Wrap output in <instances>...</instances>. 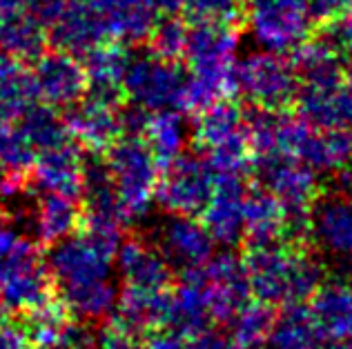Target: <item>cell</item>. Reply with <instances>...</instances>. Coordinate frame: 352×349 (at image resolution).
Listing matches in <instances>:
<instances>
[{
  "instance_id": "6da1fadb",
  "label": "cell",
  "mask_w": 352,
  "mask_h": 349,
  "mask_svg": "<svg viewBox=\"0 0 352 349\" xmlns=\"http://www.w3.org/2000/svg\"><path fill=\"white\" fill-rule=\"evenodd\" d=\"M243 263L250 291L272 307L301 305L323 282L321 263L294 241L250 245Z\"/></svg>"
},
{
  "instance_id": "7a4b0ae2",
  "label": "cell",
  "mask_w": 352,
  "mask_h": 349,
  "mask_svg": "<svg viewBox=\"0 0 352 349\" xmlns=\"http://www.w3.org/2000/svg\"><path fill=\"white\" fill-rule=\"evenodd\" d=\"M120 241V232L80 227L74 234L47 245L43 258L52 276L54 291L112 278L114 254Z\"/></svg>"
},
{
  "instance_id": "3957f363",
  "label": "cell",
  "mask_w": 352,
  "mask_h": 349,
  "mask_svg": "<svg viewBox=\"0 0 352 349\" xmlns=\"http://www.w3.org/2000/svg\"><path fill=\"white\" fill-rule=\"evenodd\" d=\"M192 139L214 173L245 176L252 169L248 112L241 105L230 103L228 98L201 109L194 121Z\"/></svg>"
},
{
  "instance_id": "277c9868",
  "label": "cell",
  "mask_w": 352,
  "mask_h": 349,
  "mask_svg": "<svg viewBox=\"0 0 352 349\" xmlns=\"http://www.w3.org/2000/svg\"><path fill=\"white\" fill-rule=\"evenodd\" d=\"M258 187L274 196L288 211V241L301 243L310 234V211L319 198L317 171L283 152L252 156Z\"/></svg>"
},
{
  "instance_id": "5b68a950",
  "label": "cell",
  "mask_w": 352,
  "mask_h": 349,
  "mask_svg": "<svg viewBox=\"0 0 352 349\" xmlns=\"http://www.w3.org/2000/svg\"><path fill=\"white\" fill-rule=\"evenodd\" d=\"M127 223L145 218L154 205L161 165L143 136H118L103 152Z\"/></svg>"
},
{
  "instance_id": "8992f818",
  "label": "cell",
  "mask_w": 352,
  "mask_h": 349,
  "mask_svg": "<svg viewBox=\"0 0 352 349\" xmlns=\"http://www.w3.org/2000/svg\"><path fill=\"white\" fill-rule=\"evenodd\" d=\"M299 78L283 53L256 51L234 62L232 94L256 109L279 112L294 103Z\"/></svg>"
},
{
  "instance_id": "52a82bcc",
  "label": "cell",
  "mask_w": 352,
  "mask_h": 349,
  "mask_svg": "<svg viewBox=\"0 0 352 349\" xmlns=\"http://www.w3.org/2000/svg\"><path fill=\"white\" fill-rule=\"evenodd\" d=\"M185 85L188 69L179 60H168L147 51L129 60L123 76V98L147 112L181 109Z\"/></svg>"
},
{
  "instance_id": "ba28073f",
  "label": "cell",
  "mask_w": 352,
  "mask_h": 349,
  "mask_svg": "<svg viewBox=\"0 0 352 349\" xmlns=\"http://www.w3.org/2000/svg\"><path fill=\"white\" fill-rule=\"evenodd\" d=\"M243 21L258 47L283 56L317 27L303 0H248Z\"/></svg>"
},
{
  "instance_id": "9c48e42d",
  "label": "cell",
  "mask_w": 352,
  "mask_h": 349,
  "mask_svg": "<svg viewBox=\"0 0 352 349\" xmlns=\"http://www.w3.org/2000/svg\"><path fill=\"white\" fill-rule=\"evenodd\" d=\"M54 296V282L41 245L34 238L21 236L12 254L3 261L0 272V302L9 314H21Z\"/></svg>"
},
{
  "instance_id": "30bf717a",
  "label": "cell",
  "mask_w": 352,
  "mask_h": 349,
  "mask_svg": "<svg viewBox=\"0 0 352 349\" xmlns=\"http://www.w3.org/2000/svg\"><path fill=\"white\" fill-rule=\"evenodd\" d=\"M217 173L203 154H181L161 169L154 203L168 214L197 216L208 205Z\"/></svg>"
},
{
  "instance_id": "8fae6325",
  "label": "cell",
  "mask_w": 352,
  "mask_h": 349,
  "mask_svg": "<svg viewBox=\"0 0 352 349\" xmlns=\"http://www.w3.org/2000/svg\"><path fill=\"white\" fill-rule=\"evenodd\" d=\"M120 105L123 100L98 96L87 91L78 103L63 109V121L74 143L80 145L82 152L103 154L112 145L120 132Z\"/></svg>"
},
{
  "instance_id": "7c38bea8",
  "label": "cell",
  "mask_w": 352,
  "mask_h": 349,
  "mask_svg": "<svg viewBox=\"0 0 352 349\" xmlns=\"http://www.w3.org/2000/svg\"><path fill=\"white\" fill-rule=\"evenodd\" d=\"M36 98L45 105L65 109L87 94V76L78 56L60 49H45L30 67Z\"/></svg>"
},
{
  "instance_id": "4fadbf2b",
  "label": "cell",
  "mask_w": 352,
  "mask_h": 349,
  "mask_svg": "<svg viewBox=\"0 0 352 349\" xmlns=\"http://www.w3.org/2000/svg\"><path fill=\"white\" fill-rule=\"evenodd\" d=\"M212 320L230 323L236 311L250 300V280L243 258L232 252L217 254L199 267Z\"/></svg>"
},
{
  "instance_id": "5bb4252c",
  "label": "cell",
  "mask_w": 352,
  "mask_h": 349,
  "mask_svg": "<svg viewBox=\"0 0 352 349\" xmlns=\"http://www.w3.org/2000/svg\"><path fill=\"white\" fill-rule=\"evenodd\" d=\"M152 243L159 247L170 267L181 272L203 267L214 256L217 245L201 220L183 214H170L168 220H163L156 227Z\"/></svg>"
},
{
  "instance_id": "9a60e30c",
  "label": "cell",
  "mask_w": 352,
  "mask_h": 349,
  "mask_svg": "<svg viewBox=\"0 0 352 349\" xmlns=\"http://www.w3.org/2000/svg\"><path fill=\"white\" fill-rule=\"evenodd\" d=\"M245 176L217 173L214 189L203 207V220L212 241L223 247H234L243 241V209L248 196Z\"/></svg>"
},
{
  "instance_id": "2e32d148",
  "label": "cell",
  "mask_w": 352,
  "mask_h": 349,
  "mask_svg": "<svg viewBox=\"0 0 352 349\" xmlns=\"http://www.w3.org/2000/svg\"><path fill=\"white\" fill-rule=\"evenodd\" d=\"M310 234L326 254L352 261V187L317 198L310 211Z\"/></svg>"
},
{
  "instance_id": "e0dca14e",
  "label": "cell",
  "mask_w": 352,
  "mask_h": 349,
  "mask_svg": "<svg viewBox=\"0 0 352 349\" xmlns=\"http://www.w3.org/2000/svg\"><path fill=\"white\" fill-rule=\"evenodd\" d=\"M114 269L123 287L163 291L170 287L172 267L159 247L143 238H123L114 254Z\"/></svg>"
},
{
  "instance_id": "ac0fdd59",
  "label": "cell",
  "mask_w": 352,
  "mask_h": 349,
  "mask_svg": "<svg viewBox=\"0 0 352 349\" xmlns=\"http://www.w3.org/2000/svg\"><path fill=\"white\" fill-rule=\"evenodd\" d=\"M294 105L296 114L314 127L352 130V89L344 78L319 85H299Z\"/></svg>"
},
{
  "instance_id": "d6986e66",
  "label": "cell",
  "mask_w": 352,
  "mask_h": 349,
  "mask_svg": "<svg viewBox=\"0 0 352 349\" xmlns=\"http://www.w3.org/2000/svg\"><path fill=\"white\" fill-rule=\"evenodd\" d=\"M82 185V149L78 143H63L36 154L30 171V187L34 191H54L80 198Z\"/></svg>"
},
{
  "instance_id": "ffe728a7",
  "label": "cell",
  "mask_w": 352,
  "mask_h": 349,
  "mask_svg": "<svg viewBox=\"0 0 352 349\" xmlns=\"http://www.w3.org/2000/svg\"><path fill=\"white\" fill-rule=\"evenodd\" d=\"M103 40H107L103 23L89 0H67L60 16L47 27L52 49L67 51L78 58Z\"/></svg>"
},
{
  "instance_id": "44dd1931",
  "label": "cell",
  "mask_w": 352,
  "mask_h": 349,
  "mask_svg": "<svg viewBox=\"0 0 352 349\" xmlns=\"http://www.w3.org/2000/svg\"><path fill=\"white\" fill-rule=\"evenodd\" d=\"M308 314L321 341H350L352 338V282L337 278L321 282L308 298Z\"/></svg>"
},
{
  "instance_id": "7402d4cb",
  "label": "cell",
  "mask_w": 352,
  "mask_h": 349,
  "mask_svg": "<svg viewBox=\"0 0 352 349\" xmlns=\"http://www.w3.org/2000/svg\"><path fill=\"white\" fill-rule=\"evenodd\" d=\"M210 323L212 316L208 309L201 272L199 269L183 272L179 285L172 291H168V307H165L163 325L181 332L185 338H192L206 332Z\"/></svg>"
},
{
  "instance_id": "603a6c76",
  "label": "cell",
  "mask_w": 352,
  "mask_h": 349,
  "mask_svg": "<svg viewBox=\"0 0 352 349\" xmlns=\"http://www.w3.org/2000/svg\"><path fill=\"white\" fill-rule=\"evenodd\" d=\"M103 23L107 40L134 45L147 40L156 23L150 0H89Z\"/></svg>"
},
{
  "instance_id": "cb8c5ba5",
  "label": "cell",
  "mask_w": 352,
  "mask_h": 349,
  "mask_svg": "<svg viewBox=\"0 0 352 349\" xmlns=\"http://www.w3.org/2000/svg\"><path fill=\"white\" fill-rule=\"evenodd\" d=\"M82 67H85L87 76V91L98 96L123 98V76L127 71L132 53H129L127 45L116 40H103L96 47H91L87 53L80 56Z\"/></svg>"
},
{
  "instance_id": "d4e9b609",
  "label": "cell",
  "mask_w": 352,
  "mask_h": 349,
  "mask_svg": "<svg viewBox=\"0 0 352 349\" xmlns=\"http://www.w3.org/2000/svg\"><path fill=\"white\" fill-rule=\"evenodd\" d=\"M36 220H34V238L36 243L47 247L60 238L74 234L82 223L80 198L54 194V191H36Z\"/></svg>"
},
{
  "instance_id": "484cf974",
  "label": "cell",
  "mask_w": 352,
  "mask_h": 349,
  "mask_svg": "<svg viewBox=\"0 0 352 349\" xmlns=\"http://www.w3.org/2000/svg\"><path fill=\"white\" fill-rule=\"evenodd\" d=\"M243 238L250 245L288 241V211L267 191H248L243 209Z\"/></svg>"
},
{
  "instance_id": "4316f807",
  "label": "cell",
  "mask_w": 352,
  "mask_h": 349,
  "mask_svg": "<svg viewBox=\"0 0 352 349\" xmlns=\"http://www.w3.org/2000/svg\"><path fill=\"white\" fill-rule=\"evenodd\" d=\"M47 47V29L27 9L0 16V53L32 65Z\"/></svg>"
},
{
  "instance_id": "83f0119b",
  "label": "cell",
  "mask_w": 352,
  "mask_h": 349,
  "mask_svg": "<svg viewBox=\"0 0 352 349\" xmlns=\"http://www.w3.org/2000/svg\"><path fill=\"white\" fill-rule=\"evenodd\" d=\"M341 49L323 38H305L292 53V69L299 78V85H319L344 78V58Z\"/></svg>"
},
{
  "instance_id": "f1b7e54d",
  "label": "cell",
  "mask_w": 352,
  "mask_h": 349,
  "mask_svg": "<svg viewBox=\"0 0 352 349\" xmlns=\"http://www.w3.org/2000/svg\"><path fill=\"white\" fill-rule=\"evenodd\" d=\"M16 316V325L23 332L30 349H52L72 318L67 307L56 296H52L50 300H45L27 311H21Z\"/></svg>"
},
{
  "instance_id": "f546056e",
  "label": "cell",
  "mask_w": 352,
  "mask_h": 349,
  "mask_svg": "<svg viewBox=\"0 0 352 349\" xmlns=\"http://www.w3.org/2000/svg\"><path fill=\"white\" fill-rule=\"evenodd\" d=\"M16 127L21 130L30 145L36 152L52 149L63 143H69L72 136L67 132V125L63 121V112L52 105H45L41 100L27 105L16 118Z\"/></svg>"
},
{
  "instance_id": "4dcf8cb0",
  "label": "cell",
  "mask_w": 352,
  "mask_h": 349,
  "mask_svg": "<svg viewBox=\"0 0 352 349\" xmlns=\"http://www.w3.org/2000/svg\"><path fill=\"white\" fill-rule=\"evenodd\" d=\"M321 336L314 327L308 309L301 305H288L274 318L267 338L252 349H319Z\"/></svg>"
},
{
  "instance_id": "1f68e13d",
  "label": "cell",
  "mask_w": 352,
  "mask_h": 349,
  "mask_svg": "<svg viewBox=\"0 0 352 349\" xmlns=\"http://www.w3.org/2000/svg\"><path fill=\"white\" fill-rule=\"evenodd\" d=\"M143 139L150 145L152 154L163 169L170 160L183 154L190 139V130L179 109H159V112H150L147 116Z\"/></svg>"
},
{
  "instance_id": "d6a6232c",
  "label": "cell",
  "mask_w": 352,
  "mask_h": 349,
  "mask_svg": "<svg viewBox=\"0 0 352 349\" xmlns=\"http://www.w3.org/2000/svg\"><path fill=\"white\" fill-rule=\"evenodd\" d=\"M67 311L74 318L87 320V323H100L107 320L109 314L116 307L118 300V289L114 280H100L91 285H82V287H72V289H60L54 291Z\"/></svg>"
},
{
  "instance_id": "836d02e7",
  "label": "cell",
  "mask_w": 352,
  "mask_h": 349,
  "mask_svg": "<svg viewBox=\"0 0 352 349\" xmlns=\"http://www.w3.org/2000/svg\"><path fill=\"white\" fill-rule=\"evenodd\" d=\"M36 100L38 98H36L30 67L3 53L0 56V107L16 118Z\"/></svg>"
},
{
  "instance_id": "e575fe53",
  "label": "cell",
  "mask_w": 352,
  "mask_h": 349,
  "mask_svg": "<svg viewBox=\"0 0 352 349\" xmlns=\"http://www.w3.org/2000/svg\"><path fill=\"white\" fill-rule=\"evenodd\" d=\"M274 307L267 305L263 300H254V302H245L236 314L232 316V336L234 343L241 349H252L256 345H261L270 329L274 325Z\"/></svg>"
},
{
  "instance_id": "d590c367",
  "label": "cell",
  "mask_w": 352,
  "mask_h": 349,
  "mask_svg": "<svg viewBox=\"0 0 352 349\" xmlns=\"http://www.w3.org/2000/svg\"><path fill=\"white\" fill-rule=\"evenodd\" d=\"M248 0H183L181 9L192 25H230L239 27L245 18Z\"/></svg>"
},
{
  "instance_id": "8d00e7d4",
  "label": "cell",
  "mask_w": 352,
  "mask_h": 349,
  "mask_svg": "<svg viewBox=\"0 0 352 349\" xmlns=\"http://www.w3.org/2000/svg\"><path fill=\"white\" fill-rule=\"evenodd\" d=\"M188 29L190 27L181 18H176V14H163V18L154 23L150 36H147L150 51L161 58L179 60L183 56L185 40H188Z\"/></svg>"
},
{
  "instance_id": "74e56055",
  "label": "cell",
  "mask_w": 352,
  "mask_h": 349,
  "mask_svg": "<svg viewBox=\"0 0 352 349\" xmlns=\"http://www.w3.org/2000/svg\"><path fill=\"white\" fill-rule=\"evenodd\" d=\"M96 347V329H91V323L80 318H69L60 332L56 345L52 349H94Z\"/></svg>"
},
{
  "instance_id": "f35d334b",
  "label": "cell",
  "mask_w": 352,
  "mask_h": 349,
  "mask_svg": "<svg viewBox=\"0 0 352 349\" xmlns=\"http://www.w3.org/2000/svg\"><path fill=\"white\" fill-rule=\"evenodd\" d=\"M94 349H143V336L107 320L96 332Z\"/></svg>"
},
{
  "instance_id": "ab89813d",
  "label": "cell",
  "mask_w": 352,
  "mask_h": 349,
  "mask_svg": "<svg viewBox=\"0 0 352 349\" xmlns=\"http://www.w3.org/2000/svg\"><path fill=\"white\" fill-rule=\"evenodd\" d=\"M326 27V38L332 45H337L339 49H352V3Z\"/></svg>"
},
{
  "instance_id": "60d3db41",
  "label": "cell",
  "mask_w": 352,
  "mask_h": 349,
  "mask_svg": "<svg viewBox=\"0 0 352 349\" xmlns=\"http://www.w3.org/2000/svg\"><path fill=\"white\" fill-rule=\"evenodd\" d=\"M143 349H188V338L168 325H159L147 332Z\"/></svg>"
},
{
  "instance_id": "b9f144b4",
  "label": "cell",
  "mask_w": 352,
  "mask_h": 349,
  "mask_svg": "<svg viewBox=\"0 0 352 349\" xmlns=\"http://www.w3.org/2000/svg\"><path fill=\"white\" fill-rule=\"evenodd\" d=\"M65 5H67V0H27L25 9L47 29V27L60 16Z\"/></svg>"
},
{
  "instance_id": "7bdbcfd3",
  "label": "cell",
  "mask_w": 352,
  "mask_h": 349,
  "mask_svg": "<svg viewBox=\"0 0 352 349\" xmlns=\"http://www.w3.org/2000/svg\"><path fill=\"white\" fill-rule=\"evenodd\" d=\"M188 349H241L232 336L226 334H217V332H201L197 336H192V343L188 345Z\"/></svg>"
},
{
  "instance_id": "ee69618b",
  "label": "cell",
  "mask_w": 352,
  "mask_h": 349,
  "mask_svg": "<svg viewBox=\"0 0 352 349\" xmlns=\"http://www.w3.org/2000/svg\"><path fill=\"white\" fill-rule=\"evenodd\" d=\"M0 349H30L23 332L18 329L16 320H5L0 323Z\"/></svg>"
},
{
  "instance_id": "f6af8a7d",
  "label": "cell",
  "mask_w": 352,
  "mask_h": 349,
  "mask_svg": "<svg viewBox=\"0 0 352 349\" xmlns=\"http://www.w3.org/2000/svg\"><path fill=\"white\" fill-rule=\"evenodd\" d=\"M21 232L9 225L5 218H0V261H5L9 254H12V250L16 247V243L21 241Z\"/></svg>"
},
{
  "instance_id": "bcb514c9",
  "label": "cell",
  "mask_w": 352,
  "mask_h": 349,
  "mask_svg": "<svg viewBox=\"0 0 352 349\" xmlns=\"http://www.w3.org/2000/svg\"><path fill=\"white\" fill-rule=\"evenodd\" d=\"M156 14H176L183 5V0H150Z\"/></svg>"
},
{
  "instance_id": "7dc6e473",
  "label": "cell",
  "mask_w": 352,
  "mask_h": 349,
  "mask_svg": "<svg viewBox=\"0 0 352 349\" xmlns=\"http://www.w3.org/2000/svg\"><path fill=\"white\" fill-rule=\"evenodd\" d=\"M346 58H344V80L346 85L352 89V49H346Z\"/></svg>"
},
{
  "instance_id": "c3c4849f",
  "label": "cell",
  "mask_w": 352,
  "mask_h": 349,
  "mask_svg": "<svg viewBox=\"0 0 352 349\" xmlns=\"http://www.w3.org/2000/svg\"><path fill=\"white\" fill-rule=\"evenodd\" d=\"M328 349H352V338H350V341H335V343H330Z\"/></svg>"
},
{
  "instance_id": "681fc988",
  "label": "cell",
  "mask_w": 352,
  "mask_h": 349,
  "mask_svg": "<svg viewBox=\"0 0 352 349\" xmlns=\"http://www.w3.org/2000/svg\"><path fill=\"white\" fill-rule=\"evenodd\" d=\"M9 316H12V314H9V311L3 307V302H0V323H5V320H9Z\"/></svg>"
},
{
  "instance_id": "f907efd6",
  "label": "cell",
  "mask_w": 352,
  "mask_h": 349,
  "mask_svg": "<svg viewBox=\"0 0 352 349\" xmlns=\"http://www.w3.org/2000/svg\"><path fill=\"white\" fill-rule=\"evenodd\" d=\"M0 272H3V261H0Z\"/></svg>"
},
{
  "instance_id": "816d5d0a",
  "label": "cell",
  "mask_w": 352,
  "mask_h": 349,
  "mask_svg": "<svg viewBox=\"0 0 352 349\" xmlns=\"http://www.w3.org/2000/svg\"><path fill=\"white\" fill-rule=\"evenodd\" d=\"M0 218H3V216H0Z\"/></svg>"
}]
</instances>
